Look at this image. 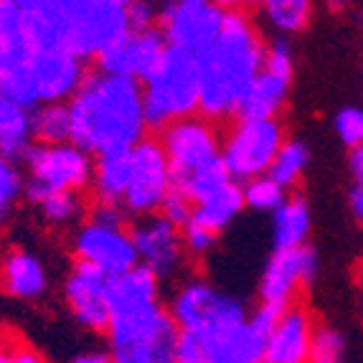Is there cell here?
<instances>
[{
	"label": "cell",
	"instance_id": "cell-1",
	"mask_svg": "<svg viewBox=\"0 0 363 363\" xmlns=\"http://www.w3.org/2000/svg\"><path fill=\"white\" fill-rule=\"evenodd\" d=\"M82 61L64 46L33 38L8 6H0V99L23 107L61 104L77 94Z\"/></svg>",
	"mask_w": 363,
	"mask_h": 363
},
{
	"label": "cell",
	"instance_id": "cell-2",
	"mask_svg": "<svg viewBox=\"0 0 363 363\" xmlns=\"http://www.w3.org/2000/svg\"><path fill=\"white\" fill-rule=\"evenodd\" d=\"M72 140L86 152L133 150L147 125L143 86L128 77L94 74L84 79L69 104Z\"/></svg>",
	"mask_w": 363,
	"mask_h": 363
},
{
	"label": "cell",
	"instance_id": "cell-3",
	"mask_svg": "<svg viewBox=\"0 0 363 363\" xmlns=\"http://www.w3.org/2000/svg\"><path fill=\"white\" fill-rule=\"evenodd\" d=\"M264 59L267 49L252 21L242 13H226L216 41L199 56L201 112L211 120L236 115Z\"/></svg>",
	"mask_w": 363,
	"mask_h": 363
},
{
	"label": "cell",
	"instance_id": "cell-4",
	"mask_svg": "<svg viewBox=\"0 0 363 363\" xmlns=\"http://www.w3.org/2000/svg\"><path fill=\"white\" fill-rule=\"evenodd\" d=\"M163 150L173 170V186L191 203L206 199L216 188L231 181L221 160V147L213 128L206 120H178L163 135Z\"/></svg>",
	"mask_w": 363,
	"mask_h": 363
},
{
	"label": "cell",
	"instance_id": "cell-5",
	"mask_svg": "<svg viewBox=\"0 0 363 363\" xmlns=\"http://www.w3.org/2000/svg\"><path fill=\"white\" fill-rule=\"evenodd\" d=\"M107 333L115 363H176L178 325L160 303L112 313Z\"/></svg>",
	"mask_w": 363,
	"mask_h": 363
},
{
	"label": "cell",
	"instance_id": "cell-6",
	"mask_svg": "<svg viewBox=\"0 0 363 363\" xmlns=\"http://www.w3.org/2000/svg\"><path fill=\"white\" fill-rule=\"evenodd\" d=\"M61 41L79 59L99 56L130 26V13L115 0H49Z\"/></svg>",
	"mask_w": 363,
	"mask_h": 363
},
{
	"label": "cell",
	"instance_id": "cell-7",
	"mask_svg": "<svg viewBox=\"0 0 363 363\" xmlns=\"http://www.w3.org/2000/svg\"><path fill=\"white\" fill-rule=\"evenodd\" d=\"M143 99L147 122L157 128L194 115L201 102L199 56L168 46L160 67L143 82Z\"/></svg>",
	"mask_w": 363,
	"mask_h": 363
},
{
	"label": "cell",
	"instance_id": "cell-8",
	"mask_svg": "<svg viewBox=\"0 0 363 363\" xmlns=\"http://www.w3.org/2000/svg\"><path fill=\"white\" fill-rule=\"evenodd\" d=\"M74 255L82 264H89L107 277H117L138 267V249H135L133 231H125L117 206H102L97 213L79 226L74 236Z\"/></svg>",
	"mask_w": 363,
	"mask_h": 363
},
{
	"label": "cell",
	"instance_id": "cell-9",
	"mask_svg": "<svg viewBox=\"0 0 363 363\" xmlns=\"http://www.w3.org/2000/svg\"><path fill=\"white\" fill-rule=\"evenodd\" d=\"M28 194L33 201L49 194H77L94 176V165L77 143H54L28 150Z\"/></svg>",
	"mask_w": 363,
	"mask_h": 363
},
{
	"label": "cell",
	"instance_id": "cell-10",
	"mask_svg": "<svg viewBox=\"0 0 363 363\" xmlns=\"http://www.w3.org/2000/svg\"><path fill=\"white\" fill-rule=\"evenodd\" d=\"M285 308L259 305L244 320L196 333L206 351V363H264V345Z\"/></svg>",
	"mask_w": 363,
	"mask_h": 363
},
{
	"label": "cell",
	"instance_id": "cell-11",
	"mask_svg": "<svg viewBox=\"0 0 363 363\" xmlns=\"http://www.w3.org/2000/svg\"><path fill=\"white\" fill-rule=\"evenodd\" d=\"M282 145H285V138H282V128L277 125V120L242 117L226 138L221 160L231 178L252 181V178L269 173Z\"/></svg>",
	"mask_w": 363,
	"mask_h": 363
},
{
	"label": "cell",
	"instance_id": "cell-12",
	"mask_svg": "<svg viewBox=\"0 0 363 363\" xmlns=\"http://www.w3.org/2000/svg\"><path fill=\"white\" fill-rule=\"evenodd\" d=\"M173 194V170L160 143L143 140L133 147V170L122 206L138 216H152Z\"/></svg>",
	"mask_w": 363,
	"mask_h": 363
},
{
	"label": "cell",
	"instance_id": "cell-13",
	"mask_svg": "<svg viewBox=\"0 0 363 363\" xmlns=\"http://www.w3.org/2000/svg\"><path fill=\"white\" fill-rule=\"evenodd\" d=\"M226 13L211 0H173L160 13L163 38L170 49L201 56L216 41Z\"/></svg>",
	"mask_w": 363,
	"mask_h": 363
},
{
	"label": "cell",
	"instance_id": "cell-14",
	"mask_svg": "<svg viewBox=\"0 0 363 363\" xmlns=\"http://www.w3.org/2000/svg\"><path fill=\"white\" fill-rule=\"evenodd\" d=\"M170 315L178 330H191V333H203L211 328L249 318V313L236 297L216 290L203 279H191L176 292Z\"/></svg>",
	"mask_w": 363,
	"mask_h": 363
},
{
	"label": "cell",
	"instance_id": "cell-15",
	"mask_svg": "<svg viewBox=\"0 0 363 363\" xmlns=\"http://www.w3.org/2000/svg\"><path fill=\"white\" fill-rule=\"evenodd\" d=\"M292 84V51L285 41H277L267 49L264 67L255 84L249 86L239 115L249 120H274L282 104L287 102Z\"/></svg>",
	"mask_w": 363,
	"mask_h": 363
},
{
	"label": "cell",
	"instance_id": "cell-16",
	"mask_svg": "<svg viewBox=\"0 0 363 363\" xmlns=\"http://www.w3.org/2000/svg\"><path fill=\"white\" fill-rule=\"evenodd\" d=\"M318 274V257L313 249H277L274 257L267 262L259 282L262 305L290 308L292 297L303 285H310Z\"/></svg>",
	"mask_w": 363,
	"mask_h": 363
},
{
	"label": "cell",
	"instance_id": "cell-17",
	"mask_svg": "<svg viewBox=\"0 0 363 363\" xmlns=\"http://www.w3.org/2000/svg\"><path fill=\"white\" fill-rule=\"evenodd\" d=\"M165 38L152 28H130L122 38H117L107 51L99 54V67L102 72L115 74V77L143 79L145 82L163 61Z\"/></svg>",
	"mask_w": 363,
	"mask_h": 363
},
{
	"label": "cell",
	"instance_id": "cell-18",
	"mask_svg": "<svg viewBox=\"0 0 363 363\" xmlns=\"http://www.w3.org/2000/svg\"><path fill=\"white\" fill-rule=\"evenodd\" d=\"M138 259L155 277H170L178 272L183 259V236L165 216H147L133 229Z\"/></svg>",
	"mask_w": 363,
	"mask_h": 363
},
{
	"label": "cell",
	"instance_id": "cell-19",
	"mask_svg": "<svg viewBox=\"0 0 363 363\" xmlns=\"http://www.w3.org/2000/svg\"><path fill=\"white\" fill-rule=\"evenodd\" d=\"M109 279L104 272L79 262L67 277V303L79 325L89 330H107L109 325Z\"/></svg>",
	"mask_w": 363,
	"mask_h": 363
},
{
	"label": "cell",
	"instance_id": "cell-20",
	"mask_svg": "<svg viewBox=\"0 0 363 363\" xmlns=\"http://www.w3.org/2000/svg\"><path fill=\"white\" fill-rule=\"evenodd\" d=\"M315 323L303 305L282 310L264 345V363H308Z\"/></svg>",
	"mask_w": 363,
	"mask_h": 363
},
{
	"label": "cell",
	"instance_id": "cell-21",
	"mask_svg": "<svg viewBox=\"0 0 363 363\" xmlns=\"http://www.w3.org/2000/svg\"><path fill=\"white\" fill-rule=\"evenodd\" d=\"M0 287L18 300H36L49 287V274L36 255L16 249L0 264Z\"/></svg>",
	"mask_w": 363,
	"mask_h": 363
},
{
	"label": "cell",
	"instance_id": "cell-22",
	"mask_svg": "<svg viewBox=\"0 0 363 363\" xmlns=\"http://www.w3.org/2000/svg\"><path fill=\"white\" fill-rule=\"evenodd\" d=\"M155 303L157 277L145 267H133L130 272H122L109 279V310L112 313H125V310L145 308V305Z\"/></svg>",
	"mask_w": 363,
	"mask_h": 363
},
{
	"label": "cell",
	"instance_id": "cell-23",
	"mask_svg": "<svg viewBox=\"0 0 363 363\" xmlns=\"http://www.w3.org/2000/svg\"><path fill=\"white\" fill-rule=\"evenodd\" d=\"M244 206H247L244 203V191L234 181H229L221 188H216L213 194H208L206 199L196 201L191 221H196V224L206 226L208 231L218 234V231L226 229L242 213Z\"/></svg>",
	"mask_w": 363,
	"mask_h": 363
},
{
	"label": "cell",
	"instance_id": "cell-24",
	"mask_svg": "<svg viewBox=\"0 0 363 363\" xmlns=\"http://www.w3.org/2000/svg\"><path fill=\"white\" fill-rule=\"evenodd\" d=\"M130 170H133V150L99 155L91 181H94V194L99 196L102 203L122 206V199H125L130 183Z\"/></svg>",
	"mask_w": 363,
	"mask_h": 363
},
{
	"label": "cell",
	"instance_id": "cell-25",
	"mask_svg": "<svg viewBox=\"0 0 363 363\" xmlns=\"http://www.w3.org/2000/svg\"><path fill=\"white\" fill-rule=\"evenodd\" d=\"M310 208L303 199H287L274 211L272 236L277 249H300L310 236Z\"/></svg>",
	"mask_w": 363,
	"mask_h": 363
},
{
	"label": "cell",
	"instance_id": "cell-26",
	"mask_svg": "<svg viewBox=\"0 0 363 363\" xmlns=\"http://www.w3.org/2000/svg\"><path fill=\"white\" fill-rule=\"evenodd\" d=\"M33 138V115L28 107L11 99H0V152L8 157H18L28 150Z\"/></svg>",
	"mask_w": 363,
	"mask_h": 363
},
{
	"label": "cell",
	"instance_id": "cell-27",
	"mask_svg": "<svg viewBox=\"0 0 363 363\" xmlns=\"http://www.w3.org/2000/svg\"><path fill=\"white\" fill-rule=\"evenodd\" d=\"M267 23L279 33H297L310 23L313 0H259Z\"/></svg>",
	"mask_w": 363,
	"mask_h": 363
},
{
	"label": "cell",
	"instance_id": "cell-28",
	"mask_svg": "<svg viewBox=\"0 0 363 363\" xmlns=\"http://www.w3.org/2000/svg\"><path fill=\"white\" fill-rule=\"evenodd\" d=\"M33 135L46 145L72 140V115L64 104H43L33 115Z\"/></svg>",
	"mask_w": 363,
	"mask_h": 363
},
{
	"label": "cell",
	"instance_id": "cell-29",
	"mask_svg": "<svg viewBox=\"0 0 363 363\" xmlns=\"http://www.w3.org/2000/svg\"><path fill=\"white\" fill-rule=\"evenodd\" d=\"M308 163H310L308 147L303 143H297V140H290V143H285V145L279 147L277 157H274V163L267 176L272 178V181H277L282 188L295 186L300 181V176L305 173V168H308Z\"/></svg>",
	"mask_w": 363,
	"mask_h": 363
},
{
	"label": "cell",
	"instance_id": "cell-30",
	"mask_svg": "<svg viewBox=\"0 0 363 363\" xmlns=\"http://www.w3.org/2000/svg\"><path fill=\"white\" fill-rule=\"evenodd\" d=\"M345 335L333 325H315L308 363H345Z\"/></svg>",
	"mask_w": 363,
	"mask_h": 363
},
{
	"label": "cell",
	"instance_id": "cell-31",
	"mask_svg": "<svg viewBox=\"0 0 363 363\" xmlns=\"http://www.w3.org/2000/svg\"><path fill=\"white\" fill-rule=\"evenodd\" d=\"M285 188L269 176H259L247 181L244 186V203L255 211H277L285 203Z\"/></svg>",
	"mask_w": 363,
	"mask_h": 363
},
{
	"label": "cell",
	"instance_id": "cell-32",
	"mask_svg": "<svg viewBox=\"0 0 363 363\" xmlns=\"http://www.w3.org/2000/svg\"><path fill=\"white\" fill-rule=\"evenodd\" d=\"M23 194V176L13 157L0 152V226L6 224L8 213L13 211L18 196Z\"/></svg>",
	"mask_w": 363,
	"mask_h": 363
},
{
	"label": "cell",
	"instance_id": "cell-33",
	"mask_svg": "<svg viewBox=\"0 0 363 363\" xmlns=\"http://www.w3.org/2000/svg\"><path fill=\"white\" fill-rule=\"evenodd\" d=\"M51 224H72L82 216V199L77 194H49L36 201Z\"/></svg>",
	"mask_w": 363,
	"mask_h": 363
},
{
	"label": "cell",
	"instance_id": "cell-34",
	"mask_svg": "<svg viewBox=\"0 0 363 363\" xmlns=\"http://www.w3.org/2000/svg\"><path fill=\"white\" fill-rule=\"evenodd\" d=\"M335 133L343 140V145L363 147V109L361 107H345L335 117Z\"/></svg>",
	"mask_w": 363,
	"mask_h": 363
},
{
	"label": "cell",
	"instance_id": "cell-35",
	"mask_svg": "<svg viewBox=\"0 0 363 363\" xmlns=\"http://www.w3.org/2000/svg\"><path fill=\"white\" fill-rule=\"evenodd\" d=\"M176 363H206V351H203V343L196 333L191 330H178L176 340Z\"/></svg>",
	"mask_w": 363,
	"mask_h": 363
},
{
	"label": "cell",
	"instance_id": "cell-36",
	"mask_svg": "<svg viewBox=\"0 0 363 363\" xmlns=\"http://www.w3.org/2000/svg\"><path fill=\"white\" fill-rule=\"evenodd\" d=\"M213 242H216V234L213 231H208L206 226L196 224V221H188L186 226H183V244H186L188 252H194V255H206L208 249L213 247Z\"/></svg>",
	"mask_w": 363,
	"mask_h": 363
},
{
	"label": "cell",
	"instance_id": "cell-37",
	"mask_svg": "<svg viewBox=\"0 0 363 363\" xmlns=\"http://www.w3.org/2000/svg\"><path fill=\"white\" fill-rule=\"evenodd\" d=\"M163 216L168 218L170 224H176L178 229H183V226L191 221V216H194V203L186 199L183 194H178V191H173V194L168 196V201L163 203Z\"/></svg>",
	"mask_w": 363,
	"mask_h": 363
},
{
	"label": "cell",
	"instance_id": "cell-38",
	"mask_svg": "<svg viewBox=\"0 0 363 363\" xmlns=\"http://www.w3.org/2000/svg\"><path fill=\"white\" fill-rule=\"evenodd\" d=\"M130 13V26L133 28H150V23L155 18H160L163 8L155 6L152 0H135L133 6L128 8Z\"/></svg>",
	"mask_w": 363,
	"mask_h": 363
},
{
	"label": "cell",
	"instance_id": "cell-39",
	"mask_svg": "<svg viewBox=\"0 0 363 363\" xmlns=\"http://www.w3.org/2000/svg\"><path fill=\"white\" fill-rule=\"evenodd\" d=\"M8 363H46V358L38 356L33 348L21 343H13L11 351H8Z\"/></svg>",
	"mask_w": 363,
	"mask_h": 363
},
{
	"label": "cell",
	"instance_id": "cell-40",
	"mask_svg": "<svg viewBox=\"0 0 363 363\" xmlns=\"http://www.w3.org/2000/svg\"><path fill=\"white\" fill-rule=\"evenodd\" d=\"M351 170H353V176H356L358 186H363V147L353 150V155H351Z\"/></svg>",
	"mask_w": 363,
	"mask_h": 363
},
{
	"label": "cell",
	"instance_id": "cell-41",
	"mask_svg": "<svg viewBox=\"0 0 363 363\" xmlns=\"http://www.w3.org/2000/svg\"><path fill=\"white\" fill-rule=\"evenodd\" d=\"M351 208H353V213H356V218L361 221V226H363V186H358L356 191L351 194Z\"/></svg>",
	"mask_w": 363,
	"mask_h": 363
},
{
	"label": "cell",
	"instance_id": "cell-42",
	"mask_svg": "<svg viewBox=\"0 0 363 363\" xmlns=\"http://www.w3.org/2000/svg\"><path fill=\"white\" fill-rule=\"evenodd\" d=\"M72 363H115L112 356H104V353H84V356H77Z\"/></svg>",
	"mask_w": 363,
	"mask_h": 363
},
{
	"label": "cell",
	"instance_id": "cell-43",
	"mask_svg": "<svg viewBox=\"0 0 363 363\" xmlns=\"http://www.w3.org/2000/svg\"><path fill=\"white\" fill-rule=\"evenodd\" d=\"M211 3H216L218 8H239V6H249L255 0H211Z\"/></svg>",
	"mask_w": 363,
	"mask_h": 363
},
{
	"label": "cell",
	"instance_id": "cell-44",
	"mask_svg": "<svg viewBox=\"0 0 363 363\" xmlns=\"http://www.w3.org/2000/svg\"><path fill=\"white\" fill-rule=\"evenodd\" d=\"M325 3L333 8V11H343V8L351 6V0H325Z\"/></svg>",
	"mask_w": 363,
	"mask_h": 363
},
{
	"label": "cell",
	"instance_id": "cell-45",
	"mask_svg": "<svg viewBox=\"0 0 363 363\" xmlns=\"http://www.w3.org/2000/svg\"><path fill=\"white\" fill-rule=\"evenodd\" d=\"M11 340H8L6 338V333H3V330H0V353H3V351H8V348H11Z\"/></svg>",
	"mask_w": 363,
	"mask_h": 363
},
{
	"label": "cell",
	"instance_id": "cell-46",
	"mask_svg": "<svg viewBox=\"0 0 363 363\" xmlns=\"http://www.w3.org/2000/svg\"><path fill=\"white\" fill-rule=\"evenodd\" d=\"M115 3H120V6H125V8H130L135 3V0H115Z\"/></svg>",
	"mask_w": 363,
	"mask_h": 363
},
{
	"label": "cell",
	"instance_id": "cell-47",
	"mask_svg": "<svg viewBox=\"0 0 363 363\" xmlns=\"http://www.w3.org/2000/svg\"><path fill=\"white\" fill-rule=\"evenodd\" d=\"M8 351H11V348H8ZM8 351L0 353V363H8Z\"/></svg>",
	"mask_w": 363,
	"mask_h": 363
},
{
	"label": "cell",
	"instance_id": "cell-48",
	"mask_svg": "<svg viewBox=\"0 0 363 363\" xmlns=\"http://www.w3.org/2000/svg\"><path fill=\"white\" fill-rule=\"evenodd\" d=\"M3 3H6V0H0V6H3Z\"/></svg>",
	"mask_w": 363,
	"mask_h": 363
}]
</instances>
